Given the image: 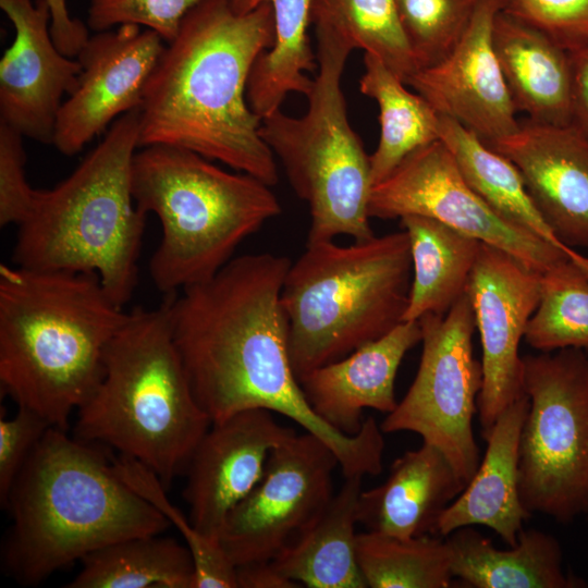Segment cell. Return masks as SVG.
<instances>
[{"mask_svg": "<svg viewBox=\"0 0 588 588\" xmlns=\"http://www.w3.org/2000/svg\"><path fill=\"white\" fill-rule=\"evenodd\" d=\"M318 72L298 118L281 109L261 120L260 135L296 195L309 206L307 243L346 235L375 236L368 213L370 156L352 128L341 78L354 48L328 26L315 24Z\"/></svg>", "mask_w": 588, "mask_h": 588, "instance_id": "9", "label": "cell"}, {"mask_svg": "<svg viewBox=\"0 0 588 588\" xmlns=\"http://www.w3.org/2000/svg\"><path fill=\"white\" fill-rule=\"evenodd\" d=\"M487 145L517 167L556 238L588 249V137L571 125L526 119L514 134Z\"/></svg>", "mask_w": 588, "mask_h": 588, "instance_id": "19", "label": "cell"}, {"mask_svg": "<svg viewBox=\"0 0 588 588\" xmlns=\"http://www.w3.org/2000/svg\"><path fill=\"white\" fill-rule=\"evenodd\" d=\"M357 560L367 588H448L454 579L445 539L363 531Z\"/></svg>", "mask_w": 588, "mask_h": 588, "instance_id": "31", "label": "cell"}, {"mask_svg": "<svg viewBox=\"0 0 588 588\" xmlns=\"http://www.w3.org/2000/svg\"><path fill=\"white\" fill-rule=\"evenodd\" d=\"M23 135L0 121V225L20 224L35 197L25 175Z\"/></svg>", "mask_w": 588, "mask_h": 588, "instance_id": "38", "label": "cell"}, {"mask_svg": "<svg viewBox=\"0 0 588 588\" xmlns=\"http://www.w3.org/2000/svg\"><path fill=\"white\" fill-rule=\"evenodd\" d=\"M270 187L188 149L152 145L136 151L133 198L143 213L157 216L162 232L149 262L155 286L174 295L215 275L244 240L281 213Z\"/></svg>", "mask_w": 588, "mask_h": 588, "instance_id": "7", "label": "cell"}, {"mask_svg": "<svg viewBox=\"0 0 588 588\" xmlns=\"http://www.w3.org/2000/svg\"><path fill=\"white\" fill-rule=\"evenodd\" d=\"M160 535L127 538L87 554L66 587L194 588L195 568L188 548Z\"/></svg>", "mask_w": 588, "mask_h": 588, "instance_id": "29", "label": "cell"}, {"mask_svg": "<svg viewBox=\"0 0 588 588\" xmlns=\"http://www.w3.org/2000/svg\"><path fill=\"white\" fill-rule=\"evenodd\" d=\"M540 275L509 253L480 244L466 294L482 350V388L477 400L482 432L525 394L519 344L539 304Z\"/></svg>", "mask_w": 588, "mask_h": 588, "instance_id": "14", "label": "cell"}, {"mask_svg": "<svg viewBox=\"0 0 588 588\" xmlns=\"http://www.w3.org/2000/svg\"><path fill=\"white\" fill-rule=\"evenodd\" d=\"M400 221L413 271L403 321L444 316L466 294L481 242L428 217L411 215Z\"/></svg>", "mask_w": 588, "mask_h": 588, "instance_id": "26", "label": "cell"}, {"mask_svg": "<svg viewBox=\"0 0 588 588\" xmlns=\"http://www.w3.org/2000/svg\"><path fill=\"white\" fill-rule=\"evenodd\" d=\"M538 352L588 348V271L564 259L540 275V299L524 336Z\"/></svg>", "mask_w": 588, "mask_h": 588, "instance_id": "33", "label": "cell"}, {"mask_svg": "<svg viewBox=\"0 0 588 588\" xmlns=\"http://www.w3.org/2000/svg\"><path fill=\"white\" fill-rule=\"evenodd\" d=\"M310 23L328 26L354 49L375 56L405 84L419 70L395 0H313Z\"/></svg>", "mask_w": 588, "mask_h": 588, "instance_id": "32", "label": "cell"}, {"mask_svg": "<svg viewBox=\"0 0 588 588\" xmlns=\"http://www.w3.org/2000/svg\"><path fill=\"white\" fill-rule=\"evenodd\" d=\"M492 41L516 111L534 122L569 125V52L502 9L494 19Z\"/></svg>", "mask_w": 588, "mask_h": 588, "instance_id": "23", "label": "cell"}, {"mask_svg": "<svg viewBox=\"0 0 588 588\" xmlns=\"http://www.w3.org/2000/svg\"><path fill=\"white\" fill-rule=\"evenodd\" d=\"M51 427L34 412L19 407L12 418H0V503L5 509L10 490L35 446Z\"/></svg>", "mask_w": 588, "mask_h": 588, "instance_id": "39", "label": "cell"}, {"mask_svg": "<svg viewBox=\"0 0 588 588\" xmlns=\"http://www.w3.org/2000/svg\"><path fill=\"white\" fill-rule=\"evenodd\" d=\"M138 136L139 109L115 119L66 179L50 189H36L17 225L15 266L95 272L118 305L132 298L147 216L132 193Z\"/></svg>", "mask_w": 588, "mask_h": 588, "instance_id": "5", "label": "cell"}, {"mask_svg": "<svg viewBox=\"0 0 588 588\" xmlns=\"http://www.w3.org/2000/svg\"><path fill=\"white\" fill-rule=\"evenodd\" d=\"M480 0H395L419 69L444 59L464 35Z\"/></svg>", "mask_w": 588, "mask_h": 588, "instance_id": "35", "label": "cell"}, {"mask_svg": "<svg viewBox=\"0 0 588 588\" xmlns=\"http://www.w3.org/2000/svg\"><path fill=\"white\" fill-rule=\"evenodd\" d=\"M264 3L272 9L274 42L255 61L246 89L248 105L261 120L279 110L290 93L306 97L313 87L307 73L317 68L307 34L313 0H230L237 14Z\"/></svg>", "mask_w": 588, "mask_h": 588, "instance_id": "27", "label": "cell"}, {"mask_svg": "<svg viewBox=\"0 0 588 588\" xmlns=\"http://www.w3.org/2000/svg\"><path fill=\"white\" fill-rule=\"evenodd\" d=\"M465 487L448 458L422 442L393 462L382 483L362 490L357 522L367 531L405 539L438 535L440 516Z\"/></svg>", "mask_w": 588, "mask_h": 588, "instance_id": "21", "label": "cell"}, {"mask_svg": "<svg viewBox=\"0 0 588 588\" xmlns=\"http://www.w3.org/2000/svg\"><path fill=\"white\" fill-rule=\"evenodd\" d=\"M523 390L522 503L530 515L573 523L588 514V355L567 347L523 356Z\"/></svg>", "mask_w": 588, "mask_h": 588, "instance_id": "10", "label": "cell"}, {"mask_svg": "<svg viewBox=\"0 0 588 588\" xmlns=\"http://www.w3.org/2000/svg\"><path fill=\"white\" fill-rule=\"evenodd\" d=\"M211 424L176 348L168 297L157 308H133L107 346L100 383L77 411L75 437L143 463L168 488Z\"/></svg>", "mask_w": 588, "mask_h": 588, "instance_id": "6", "label": "cell"}, {"mask_svg": "<svg viewBox=\"0 0 588 588\" xmlns=\"http://www.w3.org/2000/svg\"><path fill=\"white\" fill-rule=\"evenodd\" d=\"M339 460L305 431L274 446L261 479L228 514L219 541L236 565L272 561L319 518L333 497Z\"/></svg>", "mask_w": 588, "mask_h": 588, "instance_id": "13", "label": "cell"}, {"mask_svg": "<svg viewBox=\"0 0 588 588\" xmlns=\"http://www.w3.org/2000/svg\"><path fill=\"white\" fill-rule=\"evenodd\" d=\"M290 266L282 255L246 254L167 296L195 399L212 422L254 408L278 413L321 439L344 477L379 475L384 438L376 419L365 418L354 436L340 432L314 412L293 372L281 304Z\"/></svg>", "mask_w": 588, "mask_h": 588, "instance_id": "1", "label": "cell"}, {"mask_svg": "<svg viewBox=\"0 0 588 588\" xmlns=\"http://www.w3.org/2000/svg\"><path fill=\"white\" fill-rule=\"evenodd\" d=\"M363 478L344 477L315 524L271 561L281 574L308 588H367L355 531Z\"/></svg>", "mask_w": 588, "mask_h": 588, "instance_id": "25", "label": "cell"}, {"mask_svg": "<svg viewBox=\"0 0 588 588\" xmlns=\"http://www.w3.org/2000/svg\"><path fill=\"white\" fill-rule=\"evenodd\" d=\"M572 105L569 125L588 137V48L569 52Z\"/></svg>", "mask_w": 588, "mask_h": 588, "instance_id": "41", "label": "cell"}, {"mask_svg": "<svg viewBox=\"0 0 588 588\" xmlns=\"http://www.w3.org/2000/svg\"><path fill=\"white\" fill-rule=\"evenodd\" d=\"M412 273L404 230L347 246L333 241L306 244L291 262L281 292L298 382L401 323Z\"/></svg>", "mask_w": 588, "mask_h": 588, "instance_id": "8", "label": "cell"}, {"mask_svg": "<svg viewBox=\"0 0 588 588\" xmlns=\"http://www.w3.org/2000/svg\"><path fill=\"white\" fill-rule=\"evenodd\" d=\"M419 342V321H402L381 338L311 370L299 380L308 404L340 432L356 434L365 409L389 414L396 407L397 370L406 353Z\"/></svg>", "mask_w": 588, "mask_h": 588, "instance_id": "20", "label": "cell"}, {"mask_svg": "<svg viewBox=\"0 0 588 588\" xmlns=\"http://www.w3.org/2000/svg\"><path fill=\"white\" fill-rule=\"evenodd\" d=\"M528 405L524 394L482 432L486 452L470 481L440 516L438 535L446 537L461 527L480 525L507 546L517 542L524 522L531 516L518 489L519 438Z\"/></svg>", "mask_w": 588, "mask_h": 588, "instance_id": "22", "label": "cell"}, {"mask_svg": "<svg viewBox=\"0 0 588 588\" xmlns=\"http://www.w3.org/2000/svg\"><path fill=\"white\" fill-rule=\"evenodd\" d=\"M272 414L254 408L212 422L194 449L184 499L205 536L219 539L228 514L261 479L271 450L296 433Z\"/></svg>", "mask_w": 588, "mask_h": 588, "instance_id": "18", "label": "cell"}, {"mask_svg": "<svg viewBox=\"0 0 588 588\" xmlns=\"http://www.w3.org/2000/svg\"><path fill=\"white\" fill-rule=\"evenodd\" d=\"M95 272L0 266V383L19 407L65 430L105 373L126 320Z\"/></svg>", "mask_w": 588, "mask_h": 588, "instance_id": "3", "label": "cell"}, {"mask_svg": "<svg viewBox=\"0 0 588 588\" xmlns=\"http://www.w3.org/2000/svg\"><path fill=\"white\" fill-rule=\"evenodd\" d=\"M166 46L156 32L134 24L89 37L76 57L77 87L59 110L52 145L73 156L112 120L140 109Z\"/></svg>", "mask_w": 588, "mask_h": 588, "instance_id": "15", "label": "cell"}, {"mask_svg": "<svg viewBox=\"0 0 588 588\" xmlns=\"http://www.w3.org/2000/svg\"><path fill=\"white\" fill-rule=\"evenodd\" d=\"M502 5L503 0H480L454 49L406 82L440 115L455 120L486 144L519 127L492 41L494 19Z\"/></svg>", "mask_w": 588, "mask_h": 588, "instance_id": "16", "label": "cell"}, {"mask_svg": "<svg viewBox=\"0 0 588 588\" xmlns=\"http://www.w3.org/2000/svg\"><path fill=\"white\" fill-rule=\"evenodd\" d=\"M0 8L15 29L0 61V121L52 144L62 97L76 89L82 66L57 48L46 0H0Z\"/></svg>", "mask_w": 588, "mask_h": 588, "instance_id": "17", "label": "cell"}, {"mask_svg": "<svg viewBox=\"0 0 588 588\" xmlns=\"http://www.w3.org/2000/svg\"><path fill=\"white\" fill-rule=\"evenodd\" d=\"M502 11L540 30L567 52L588 48V0H503Z\"/></svg>", "mask_w": 588, "mask_h": 588, "instance_id": "37", "label": "cell"}, {"mask_svg": "<svg viewBox=\"0 0 588 588\" xmlns=\"http://www.w3.org/2000/svg\"><path fill=\"white\" fill-rule=\"evenodd\" d=\"M238 588H297L299 584L281 574L271 561L236 566Z\"/></svg>", "mask_w": 588, "mask_h": 588, "instance_id": "42", "label": "cell"}, {"mask_svg": "<svg viewBox=\"0 0 588 588\" xmlns=\"http://www.w3.org/2000/svg\"><path fill=\"white\" fill-rule=\"evenodd\" d=\"M422 351L404 397L381 422L383 433L409 431L437 448L467 485L480 463L473 419L482 388L474 356L475 315L467 294L444 316L419 320Z\"/></svg>", "mask_w": 588, "mask_h": 588, "instance_id": "11", "label": "cell"}, {"mask_svg": "<svg viewBox=\"0 0 588 588\" xmlns=\"http://www.w3.org/2000/svg\"><path fill=\"white\" fill-rule=\"evenodd\" d=\"M273 42L269 3L237 14L230 0L200 1L167 44L148 81L138 146L188 149L269 186L277 184L275 157L246 97L252 68Z\"/></svg>", "mask_w": 588, "mask_h": 588, "instance_id": "2", "label": "cell"}, {"mask_svg": "<svg viewBox=\"0 0 588 588\" xmlns=\"http://www.w3.org/2000/svg\"><path fill=\"white\" fill-rule=\"evenodd\" d=\"M439 139L466 182L493 209L537 237L588 266V257L562 244L531 198L517 167L455 120L439 114Z\"/></svg>", "mask_w": 588, "mask_h": 588, "instance_id": "28", "label": "cell"}, {"mask_svg": "<svg viewBox=\"0 0 588 588\" xmlns=\"http://www.w3.org/2000/svg\"><path fill=\"white\" fill-rule=\"evenodd\" d=\"M46 1L51 13L50 32L57 48L68 57H77L90 37L87 27L70 15L66 0Z\"/></svg>", "mask_w": 588, "mask_h": 588, "instance_id": "40", "label": "cell"}, {"mask_svg": "<svg viewBox=\"0 0 588 588\" xmlns=\"http://www.w3.org/2000/svg\"><path fill=\"white\" fill-rule=\"evenodd\" d=\"M203 0H89L87 24L95 32L134 24L156 32L166 44L186 14Z\"/></svg>", "mask_w": 588, "mask_h": 588, "instance_id": "36", "label": "cell"}, {"mask_svg": "<svg viewBox=\"0 0 588 588\" xmlns=\"http://www.w3.org/2000/svg\"><path fill=\"white\" fill-rule=\"evenodd\" d=\"M364 65L360 93L379 108L380 136L370 155L373 186L412 152L439 139V113L375 56L365 53Z\"/></svg>", "mask_w": 588, "mask_h": 588, "instance_id": "30", "label": "cell"}, {"mask_svg": "<svg viewBox=\"0 0 588 588\" xmlns=\"http://www.w3.org/2000/svg\"><path fill=\"white\" fill-rule=\"evenodd\" d=\"M120 478L137 494L152 504L181 534L195 568L194 588H238L236 565L219 539L205 536L171 503L160 478L143 463L119 455L112 458Z\"/></svg>", "mask_w": 588, "mask_h": 588, "instance_id": "34", "label": "cell"}, {"mask_svg": "<svg viewBox=\"0 0 588 588\" xmlns=\"http://www.w3.org/2000/svg\"><path fill=\"white\" fill-rule=\"evenodd\" d=\"M454 578L474 588H580L587 583L564 568L560 541L537 528L522 529L509 549L473 528L445 537Z\"/></svg>", "mask_w": 588, "mask_h": 588, "instance_id": "24", "label": "cell"}, {"mask_svg": "<svg viewBox=\"0 0 588 588\" xmlns=\"http://www.w3.org/2000/svg\"><path fill=\"white\" fill-rule=\"evenodd\" d=\"M5 509L12 527L4 565L28 586L102 547L159 535L170 525L120 478L112 458L54 427L21 469Z\"/></svg>", "mask_w": 588, "mask_h": 588, "instance_id": "4", "label": "cell"}, {"mask_svg": "<svg viewBox=\"0 0 588 588\" xmlns=\"http://www.w3.org/2000/svg\"><path fill=\"white\" fill-rule=\"evenodd\" d=\"M370 218L401 219L422 216L498 247L537 272L571 259L588 266L507 220L466 182L456 161L437 139L407 156L371 188Z\"/></svg>", "mask_w": 588, "mask_h": 588, "instance_id": "12", "label": "cell"}]
</instances>
